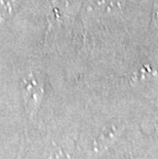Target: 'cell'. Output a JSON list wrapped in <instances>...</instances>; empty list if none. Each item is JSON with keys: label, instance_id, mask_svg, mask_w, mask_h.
<instances>
[{"label": "cell", "instance_id": "cell-1", "mask_svg": "<svg viewBox=\"0 0 158 159\" xmlns=\"http://www.w3.org/2000/svg\"><path fill=\"white\" fill-rule=\"evenodd\" d=\"M22 91L27 113L30 116H33L41 103L43 83L34 74L30 73L22 81Z\"/></svg>", "mask_w": 158, "mask_h": 159}, {"label": "cell", "instance_id": "cell-2", "mask_svg": "<svg viewBox=\"0 0 158 159\" xmlns=\"http://www.w3.org/2000/svg\"><path fill=\"white\" fill-rule=\"evenodd\" d=\"M19 1L20 0H0V23L5 22L11 16Z\"/></svg>", "mask_w": 158, "mask_h": 159}]
</instances>
